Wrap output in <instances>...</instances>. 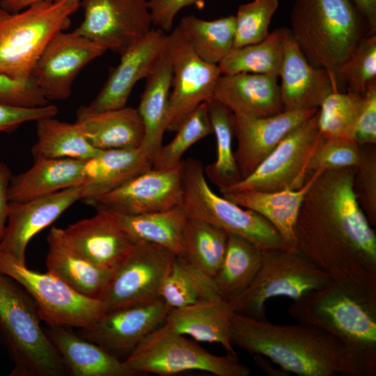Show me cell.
<instances>
[{
  "mask_svg": "<svg viewBox=\"0 0 376 376\" xmlns=\"http://www.w3.org/2000/svg\"><path fill=\"white\" fill-rule=\"evenodd\" d=\"M355 166L319 174L295 226L296 249L327 273L347 267L376 272V235L353 191Z\"/></svg>",
  "mask_w": 376,
  "mask_h": 376,
  "instance_id": "cell-1",
  "label": "cell"
},
{
  "mask_svg": "<svg viewBox=\"0 0 376 376\" xmlns=\"http://www.w3.org/2000/svg\"><path fill=\"white\" fill-rule=\"evenodd\" d=\"M288 313L318 327L346 347L359 376L376 375V272L347 267L294 302Z\"/></svg>",
  "mask_w": 376,
  "mask_h": 376,
  "instance_id": "cell-2",
  "label": "cell"
},
{
  "mask_svg": "<svg viewBox=\"0 0 376 376\" xmlns=\"http://www.w3.org/2000/svg\"><path fill=\"white\" fill-rule=\"evenodd\" d=\"M230 342L299 376H359L345 345L318 327L276 324L234 313Z\"/></svg>",
  "mask_w": 376,
  "mask_h": 376,
  "instance_id": "cell-3",
  "label": "cell"
},
{
  "mask_svg": "<svg viewBox=\"0 0 376 376\" xmlns=\"http://www.w3.org/2000/svg\"><path fill=\"white\" fill-rule=\"evenodd\" d=\"M290 24L309 63L327 70L338 84V71L363 37L366 24L351 0H295Z\"/></svg>",
  "mask_w": 376,
  "mask_h": 376,
  "instance_id": "cell-4",
  "label": "cell"
},
{
  "mask_svg": "<svg viewBox=\"0 0 376 376\" xmlns=\"http://www.w3.org/2000/svg\"><path fill=\"white\" fill-rule=\"evenodd\" d=\"M27 292L0 272V338L13 367L10 376H64L65 366L40 323Z\"/></svg>",
  "mask_w": 376,
  "mask_h": 376,
  "instance_id": "cell-5",
  "label": "cell"
},
{
  "mask_svg": "<svg viewBox=\"0 0 376 376\" xmlns=\"http://www.w3.org/2000/svg\"><path fill=\"white\" fill-rule=\"evenodd\" d=\"M79 7L80 0H44L15 13L0 8V75L30 79L41 54Z\"/></svg>",
  "mask_w": 376,
  "mask_h": 376,
  "instance_id": "cell-6",
  "label": "cell"
},
{
  "mask_svg": "<svg viewBox=\"0 0 376 376\" xmlns=\"http://www.w3.org/2000/svg\"><path fill=\"white\" fill-rule=\"evenodd\" d=\"M182 170L180 205L188 218L206 221L227 234L240 236L261 251L288 249L278 231L265 217L214 192L199 160H182Z\"/></svg>",
  "mask_w": 376,
  "mask_h": 376,
  "instance_id": "cell-7",
  "label": "cell"
},
{
  "mask_svg": "<svg viewBox=\"0 0 376 376\" xmlns=\"http://www.w3.org/2000/svg\"><path fill=\"white\" fill-rule=\"evenodd\" d=\"M136 373L171 376L200 370L217 376H249L250 368L237 356L209 352L166 322L150 333L124 360Z\"/></svg>",
  "mask_w": 376,
  "mask_h": 376,
  "instance_id": "cell-8",
  "label": "cell"
},
{
  "mask_svg": "<svg viewBox=\"0 0 376 376\" xmlns=\"http://www.w3.org/2000/svg\"><path fill=\"white\" fill-rule=\"evenodd\" d=\"M329 273L297 249L261 251V263L251 283L229 301L235 313L266 320L265 303L275 297L296 300L320 288Z\"/></svg>",
  "mask_w": 376,
  "mask_h": 376,
  "instance_id": "cell-9",
  "label": "cell"
},
{
  "mask_svg": "<svg viewBox=\"0 0 376 376\" xmlns=\"http://www.w3.org/2000/svg\"><path fill=\"white\" fill-rule=\"evenodd\" d=\"M0 272L19 283L33 300L42 321L48 327L90 329L104 314L100 299L87 297L56 276L30 269L0 253Z\"/></svg>",
  "mask_w": 376,
  "mask_h": 376,
  "instance_id": "cell-10",
  "label": "cell"
},
{
  "mask_svg": "<svg viewBox=\"0 0 376 376\" xmlns=\"http://www.w3.org/2000/svg\"><path fill=\"white\" fill-rule=\"evenodd\" d=\"M320 140L318 110L293 129L251 174L220 193L301 189L311 178L310 162Z\"/></svg>",
  "mask_w": 376,
  "mask_h": 376,
  "instance_id": "cell-11",
  "label": "cell"
},
{
  "mask_svg": "<svg viewBox=\"0 0 376 376\" xmlns=\"http://www.w3.org/2000/svg\"><path fill=\"white\" fill-rule=\"evenodd\" d=\"M166 53L173 72L166 132H175L201 104L213 98L221 74L218 65L195 53L178 27L167 34Z\"/></svg>",
  "mask_w": 376,
  "mask_h": 376,
  "instance_id": "cell-12",
  "label": "cell"
},
{
  "mask_svg": "<svg viewBox=\"0 0 376 376\" xmlns=\"http://www.w3.org/2000/svg\"><path fill=\"white\" fill-rule=\"evenodd\" d=\"M176 254L150 242L134 241L127 258L114 272L101 301L105 311L146 303L159 297Z\"/></svg>",
  "mask_w": 376,
  "mask_h": 376,
  "instance_id": "cell-13",
  "label": "cell"
},
{
  "mask_svg": "<svg viewBox=\"0 0 376 376\" xmlns=\"http://www.w3.org/2000/svg\"><path fill=\"white\" fill-rule=\"evenodd\" d=\"M80 6L84 19L75 31L119 55L151 29L147 0H80Z\"/></svg>",
  "mask_w": 376,
  "mask_h": 376,
  "instance_id": "cell-14",
  "label": "cell"
},
{
  "mask_svg": "<svg viewBox=\"0 0 376 376\" xmlns=\"http://www.w3.org/2000/svg\"><path fill=\"white\" fill-rule=\"evenodd\" d=\"M106 51L75 30L61 31L38 58L31 78L48 102L66 100L80 71Z\"/></svg>",
  "mask_w": 376,
  "mask_h": 376,
  "instance_id": "cell-15",
  "label": "cell"
},
{
  "mask_svg": "<svg viewBox=\"0 0 376 376\" xmlns=\"http://www.w3.org/2000/svg\"><path fill=\"white\" fill-rule=\"evenodd\" d=\"M182 191L181 163L169 169L151 168L88 205L128 214L160 212L180 205Z\"/></svg>",
  "mask_w": 376,
  "mask_h": 376,
  "instance_id": "cell-16",
  "label": "cell"
},
{
  "mask_svg": "<svg viewBox=\"0 0 376 376\" xmlns=\"http://www.w3.org/2000/svg\"><path fill=\"white\" fill-rule=\"evenodd\" d=\"M81 186H77L25 201L10 202L0 253L26 264L29 242L81 200Z\"/></svg>",
  "mask_w": 376,
  "mask_h": 376,
  "instance_id": "cell-17",
  "label": "cell"
},
{
  "mask_svg": "<svg viewBox=\"0 0 376 376\" xmlns=\"http://www.w3.org/2000/svg\"><path fill=\"white\" fill-rule=\"evenodd\" d=\"M170 309L161 298L104 313L81 336L117 357L128 354L150 333L162 325Z\"/></svg>",
  "mask_w": 376,
  "mask_h": 376,
  "instance_id": "cell-18",
  "label": "cell"
},
{
  "mask_svg": "<svg viewBox=\"0 0 376 376\" xmlns=\"http://www.w3.org/2000/svg\"><path fill=\"white\" fill-rule=\"evenodd\" d=\"M318 110L283 111L263 118L233 114V132L237 141L234 156L241 178L251 174L293 129Z\"/></svg>",
  "mask_w": 376,
  "mask_h": 376,
  "instance_id": "cell-19",
  "label": "cell"
},
{
  "mask_svg": "<svg viewBox=\"0 0 376 376\" xmlns=\"http://www.w3.org/2000/svg\"><path fill=\"white\" fill-rule=\"evenodd\" d=\"M167 34L159 29L150 31L120 56L102 89L84 108L89 111L117 109L127 106L135 84L146 78L164 53Z\"/></svg>",
  "mask_w": 376,
  "mask_h": 376,
  "instance_id": "cell-20",
  "label": "cell"
},
{
  "mask_svg": "<svg viewBox=\"0 0 376 376\" xmlns=\"http://www.w3.org/2000/svg\"><path fill=\"white\" fill-rule=\"evenodd\" d=\"M279 77L283 111L319 109L329 94L340 91L327 70L309 63L285 27L284 54Z\"/></svg>",
  "mask_w": 376,
  "mask_h": 376,
  "instance_id": "cell-21",
  "label": "cell"
},
{
  "mask_svg": "<svg viewBox=\"0 0 376 376\" xmlns=\"http://www.w3.org/2000/svg\"><path fill=\"white\" fill-rule=\"evenodd\" d=\"M63 229L69 244L94 264L115 272L130 253L134 242L103 209Z\"/></svg>",
  "mask_w": 376,
  "mask_h": 376,
  "instance_id": "cell-22",
  "label": "cell"
},
{
  "mask_svg": "<svg viewBox=\"0 0 376 376\" xmlns=\"http://www.w3.org/2000/svg\"><path fill=\"white\" fill-rule=\"evenodd\" d=\"M278 77L275 75L240 72L221 75L213 99L237 116L263 118L283 111Z\"/></svg>",
  "mask_w": 376,
  "mask_h": 376,
  "instance_id": "cell-23",
  "label": "cell"
},
{
  "mask_svg": "<svg viewBox=\"0 0 376 376\" xmlns=\"http://www.w3.org/2000/svg\"><path fill=\"white\" fill-rule=\"evenodd\" d=\"M47 242V271L81 295L100 300L114 272L94 264L76 251L66 240L63 228L53 226Z\"/></svg>",
  "mask_w": 376,
  "mask_h": 376,
  "instance_id": "cell-24",
  "label": "cell"
},
{
  "mask_svg": "<svg viewBox=\"0 0 376 376\" xmlns=\"http://www.w3.org/2000/svg\"><path fill=\"white\" fill-rule=\"evenodd\" d=\"M152 166V158L142 146L100 150L86 161L81 201L88 205Z\"/></svg>",
  "mask_w": 376,
  "mask_h": 376,
  "instance_id": "cell-25",
  "label": "cell"
},
{
  "mask_svg": "<svg viewBox=\"0 0 376 376\" xmlns=\"http://www.w3.org/2000/svg\"><path fill=\"white\" fill-rule=\"evenodd\" d=\"M75 123L99 150L138 148L144 138V125L137 109L127 106L96 112L81 106Z\"/></svg>",
  "mask_w": 376,
  "mask_h": 376,
  "instance_id": "cell-26",
  "label": "cell"
},
{
  "mask_svg": "<svg viewBox=\"0 0 376 376\" xmlns=\"http://www.w3.org/2000/svg\"><path fill=\"white\" fill-rule=\"evenodd\" d=\"M45 331L71 375H136L125 361H120L96 343L76 335L69 327H48Z\"/></svg>",
  "mask_w": 376,
  "mask_h": 376,
  "instance_id": "cell-27",
  "label": "cell"
},
{
  "mask_svg": "<svg viewBox=\"0 0 376 376\" xmlns=\"http://www.w3.org/2000/svg\"><path fill=\"white\" fill-rule=\"evenodd\" d=\"M86 160L38 158L31 167L13 176L8 189L10 202H21L81 186Z\"/></svg>",
  "mask_w": 376,
  "mask_h": 376,
  "instance_id": "cell-28",
  "label": "cell"
},
{
  "mask_svg": "<svg viewBox=\"0 0 376 376\" xmlns=\"http://www.w3.org/2000/svg\"><path fill=\"white\" fill-rule=\"evenodd\" d=\"M234 311L222 299L172 308L165 322L175 331L199 342L217 343L227 354L236 355L230 342V321Z\"/></svg>",
  "mask_w": 376,
  "mask_h": 376,
  "instance_id": "cell-29",
  "label": "cell"
},
{
  "mask_svg": "<svg viewBox=\"0 0 376 376\" xmlns=\"http://www.w3.org/2000/svg\"><path fill=\"white\" fill-rule=\"evenodd\" d=\"M172 77V68L165 49L146 78L145 88L136 108L145 130L141 146L148 151L152 160L162 145L163 136L166 132Z\"/></svg>",
  "mask_w": 376,
  "mask_h": 376,
  "instance_id": "cell-30",
  "label": "cell"
},
{
  "mask_svg": "<svg viewBox=\"0 0 376 376\" xmlns=\"http://www.w3.org/2000/svg\"><path fill=\"white\" fill-rule=\"evenodd\" d=\"M100 209L110 214L134 242L143 241L156 244L171 250L176 255L180 254L181 235L187 220L181 205L168 210L139 214H128Z\"/></svg>",
  "mask_w": 376,
  "mask_h": 376,
  "instance_id": "cell-31",
  "label": "cell"
},
{
  "mask_svg": "<svg viewBox=\"0 0 376 376\" xmlns=\"http://www.w3.org/2000/svg\"><path fill=\"white\" fill-rule=\"evenodd\" d=\"M260 263V249L240 236L228 234L223 261L213 277L221 298L230 301L247 288Z\"/></svg>",
  "mask_w": 376,
  "mask_h": 376,
  "instance_id": "cell-32",
  "label": "cell"
},
{
  "mask_svg": "<svg viewBox=\"0 0 376 376\" xmlns=\"http://www.w3.org/2000/svg\"><path fill=\"white\" fill-rule=\"evenodd\" d=\"M159 297L170 310L221 299L214 278L180 255L173 260Z\"/></svg>",
  "mask_w": 376,
  "mask_h": 376,
  "instance_id": "cell-33",
  "label": "cell"
},
{
  "mask_svg": "<svg viewBox=\"0 0 376 376\" xmlns=\"http://www.w3.org/2000/svg\"><path fill=\"white\" fill-rule=\"evenodd\" d=\"M55 116L36 121L37 141L31 149L38 158H69L87 160L100 150L93 147L76 124L59 120Z\"/></svg>",
  "mask_w": 376,
  "mask_h": 376,
  "instance_id": "cell-34",
  "label": "cell"
},
{
  "mask_svg": "<svg viewBox=\"0 0 376 376\" xmlns=\"http://www.w3.org/2000/svg\"><path fill=\"white\" fill-rule=\"evenodd\" d=\"M177 27L195 53L208 63L218 65L233 48L235 15L213 20L187 15Z\"/></svg>",
  "mask_w": 376,
  "mask_h": 376,
  "instance_id": "cell-35",
  "label": "cell"
},
{
  "mask_svg": "<svg viewBox=\"0 0 376 376\" xmlns=\"http://www.w3.org/2000/svg\"><path fill=\"white\" fill-rule=\"evenodd\" d=\"M285 27L274 29L263 40L233 47L218 64L221 75L240 72L279 77L284 54Z\"/></svg>",
  "mask_w": 376,
  "mask_h": 376,
  "instance_id": "cell-36",
  "label": "cell"
},
{
  "mask_svg": "<svg viewBox=\"0 0 376 376\" xmlns=\"http://www.w3.org/2000/svg\"><path fill=\"white\" fill-rule=\"evenodd\" d=\"M228 234L206 221L188 218L180 238L184 258L214 277L223 261Z\"/></svg>",
  "mask_w": 376,
  "mask_h": 376,
  "instance_id": "cell-37",
  "label": "cell"
},
{
  "mask_svg": "<svg viewBox=\"0 0 376 376\" xmlns=\"http://www.w3.org/2000/svg\"><path fill=\"white\" fill-rule=\"evenodd\" d=\"M207 103L217 151L216 160L204 166V173L213 185L221 189L242 179L232 148L234 135L233 113L213 98Z\"/></svg>",
  "mask_w": 376,
  "mask_h": 376,
  "instance_id": "cell-38",
  "label": "cell"
},
{
  "mask_svg": "<svg viewBox=\"0 0 376 376\" xmlns=\"http://www.w3.org/2000/svg\"><path fill=\"white\" fill-rule=\"evenodd\" d=\"M363 104V95L347 91H334L318 109V127L324 139L354 140L356 125Z\"/></svg>",
  "mask_w": 376,
  "mask_h": 376,
  "instance_id": "cell-39",
  "label": "cell"
},
{
  "mask_svg": "<svg viewBox=\"0 0 376 376\" xmlns=\"http://www.w3.org/2000/svg\"><path fill=\"white\" fill-rule=\"evenodd\" d=\"M174 138L162 145L152 160V169H169L181 164L185 152L198 141L213 134L207 102L201 104L175 132Z\"/></svg>",
  "mask_w": 376,
  "mask_h": 376,
  "instance_id": "cell-40",
  "label": "cell"
},
{
  "mask_svg": "<svg viewBox=\"0 0 376 376\" xmlns=\"http://www.w3.org/2000/svg\"><path fill=\"white\" fill-rule=\"evenodd\" d=\"M339 85L347 91L363 95L368 86L376 81V34L363 36L337 73Z\"/></svg>",
  "mask_w": 376,
  "mask_h": 376,
  "instance_id": "cell-41",
  "label": "cell"
},
{
  "mask_svg": "<svg viewBox=\"0 0 376 376\" xmlns=\"http://www.w3.org/2000/svg\"><path fill=\"white\" fill-rule=\"evenodd\" d=\"M279 0H253L239 6L235 17L233 47L259 42L269 34L272 18Z\"/></svg>",
  "mask_w": 376,
  "mask_h": 376,
  "instance_id": "cell-42",
  "label": "cell"
},
{
  "mask_svg": "<svg viewBox=\"0 0 376 376\" xmlns=\"http://www.w3.org/2000/svg\"><path fill=\"white\" fill-rule=\"evenodd\" d=\"M355 166L353 191L357 201L371 226L376 225V143L360 146Z\"/></svg>",
  "mask_w": 376,
  "mask_h": 376,
  "instance_id": "cell-43",
  "label": "cell"
},
{
  "mask_svg": "<svg viewBox=\"0 0 376 376\" xmlns=\"http://www.w3.org/2000/svg\"><path fill=\"white\" fill-rule=\"evenodd\" d=\"M322 172L323 171L315 172L306 183L297 190L285 189L270 192L248 191L221 195L235 204L260 214L267 210L301 205L308 188Z\"/></svg>",
  "mask_w": 376,
  "mask_h": 376,
  "instance_id": "cell-44",
  "label": "cell"
},
{
  "mask_svg": "<svg viewBox=\"0 0 376 376\" xmlns=\"http://www.w3.org/2000/svg\"><path fill=\"white\" fill-rule=\"evenodd\" d=\"M360 153V146L354 139L321 136L310 162V176L317 171L356 166L359 162Z\"/></svg>",
  "mask_w": 376,
  "mask_h": 376,
  "instance_id": "cell-45",
  "label": "cell"
},
{
  "mask_svg": "<svg viewBox=\"0 0 376 376\" xmlns=\"http://www.w3.org/2000/svg\"><path fill=\"white\" fill-rule=\"evenodd\" d=\"M0 104L37 107L49 104L31 78L13 79L0 75Z\"/></svg>",
  "mask_w": 376,
  "mask_h": 376,
  "instance_id": "cell-46",
  "label": "cell"
},
{
  "mask_svg": "<svg viewBox=\"0 0 376 376\" xmlns=\"http://www.w3.org/2000/svg\"><path fill=\"white\" fill-rule=\"evenodd\" d=\"M58 112V107L50 103L37 107L0 104V132H13L25 123L55 116Z\"/></svg>",
  "mask_w": 376,
  "mask_h": 376,
  "instance_id": "cell-47",
  "label": "cell"
},
{
  "mask_svg": "<svg viewBox=\"0 0 376 376\" xmlns=\"http://www.w3.org/2000/svg\"><path fill=\"white\" fill-rule=\"evenodd\" d=\"M354 141L359 146L376 143V81L371 83L363 95Z\"/></svg>",
  "mask_w": 376,
  "mask_h": 376,
  "instance_id": "cell-48",
  "label": "cell"
},
{
  "mask_svg": "<svg viewBox=\"0 0 376 376\" xmlns=\"http://www.w3.org/2000/svg\"><path fill=\"white\" fill-rule=\"evenodd\" d=\"M203 0H148V5L152 24L165 33L172 29L173 21L178 13L184 8Z\"/></svg>",
  "mask_w": 376,
  "mask_h": 376,
  "instance_id": "cell-49",
  "label": "cell"
},
{
  "mask_svg": "<svg viewBox=\"0 0 376 376\" xmlns=\"http://www.w3.org/2000/svg\"><path fill=\"white\" fill-rule=\"evenodd\" d=\"M12 177L9 167L0 162V241L3 237L8 219L10 206L8 189Z\"/></svg>",
  "mask_w": 376,
  "mask_h": 376,
  "instance_id": "cell-50",
  "label": "cell"
},
{
  "mask_svg": "<svg viewBox=\"0 0 376 376\" xmlns=\"http://www.w3.org/2000/svg\"><path fill=\"white\" fill-rule=\"evenodd\" d=\"M363 18L369 33H376V0H351Z\"/></svg>",
  "mask_w": 376,
  "mask_h": 376,
  "instance_id": "cell-51",
  "label": "cell"
},
{
  "mask_svg": "<svg viewBox=\"0 0 376 376\" xmlns=\"http://www.w3.org/2000/svg\"><path fill=\"white\" fill-rule=\"evenodd\" d=\"M253 359L256 363L265 372L267 375L271 376H286L289 375V373L281 368H275L271 362H269L266 357L260 355L254 354Z\"/></svg>",
  "mask_w": 376,
  "mask_h": 376,
  "instance_id": "cell-52",
  "label": "cell"
},
{
  "mask_svg": "<svg viewBox=\"0 0 376 376\" xmlns=\"http://www.w3.org/2000/svg\"><path fill=\"white\" fill-rule=\"evenodd\" d=\"M41 1L44 0H0V8L10 13H15Z\"/></svg>",
  "mask_w": 376,
  "mask_h": 376,
  "instance_id": "cell-53",
  "label": "cell"
}]
</instances>
